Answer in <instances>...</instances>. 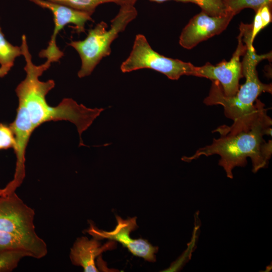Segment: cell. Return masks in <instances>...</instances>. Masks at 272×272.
I'll return each mask as SVG.
<instances>
[{
  "label": "cell",
  "instance_id": "9c48e42d",
  "mask_svg": "<svg viewBox=\"0 0 272 272\" xmlns=\"http://www.w3.org/2000/svg\"><path fill=\"white\" fill-rule=\"evenodd\" d=\"M116 218L117 225L111 231L100 230L90 224L87 232L98 240L108 239L119 242L133 255L142 257L149 262H155L156 260L155 253L158 252V247L153 246L146 240L133 239L129 236L130 232L137 227V217L123 220L116 216Z\"/></svg>",
  "mask_w": 272,
  "mask_h": 272
},
{
  "label": "cell",
  "instance_id": "52a82bcc",
  "mask_svg": "<svg viewBox=\"0 0 272 272\" xmlns=\"http://www.w3.org/2000/svg\"><path fill=\"white\" fill-rule=\"evenodd\" d=\"M246 49V45L243 43V30L240 27L238 45L231 59L228 61L223 60L216 65L207 62L201 66H196L194 76L217 81L226 96H234L240 87L239 80L244 77L240 57Z\"/></svg>",
  "mask_w": 272,
  "mask_h": 272
},
{
  "label": "cell",
  "instance_id": "d6986e66",
  "mask_svg": "<svg viewBox=\"0 0 272 272\" xmlns=\"http://www.w3.org/2000/svg\"><path fill=\"white\" fill-rule=\"evenodd\" d=\"M15 147V136L10 125L0 123V150H14Z\"/></svg>",
  "mask_w": 272,
  "mask_h": 272
},
{
  "label": "cell",
  "instance_id": "6da1fadb",
  "mask_svg": "<svg viewBox=\"0 0 272 272\" xmlns=\"http://www.w3.org/2000/svg\"><path fill=\"white\" fill-rule=\"evenodd\" d=\"M256 101V107L252 113L234 121L230 126L218 127L215 131L220 133L219 138L214 139L211 144L199 148L193 155L183 157L182 160L190 162L201 156L219 155V165L230 178L233 177V170L245 166L248 158L251 160L253 172L265 167L271 155L272 142H266L263 136L271 135L272 120L264 104L259 99Z\"/></svg>",
  "mask_w": 272,
  "mask_h": 272
},
{
  "label": "cell",
  "instance_id": "5bb4252c",
  "mask_svg": "<svg viewBox=\"0 0 272 272\" xmlns=\"http://www.w3.org/2000/svg\"><path fill=\"white\" fill-rule=\"evenodd\" d=\"M150 2L161 3L168 1L181 3H191L198 6L202 11L212 16H222L227 12L224 0H149Z\"/></svg>",
  "mask_w": 272,
  "mask_h": 272
},
{
  "label": "cell",
  "instance_id": "3957f363",
  "mask_svg": "<svg viewBox=\"0 0 272 272\" xmlns=\"http://www.w3.org/2000/svg\"><path fill=\"white\" fill-rule=\"evenodd\" d=\"M34 216L15 192L0 195V251L20 250L36 259L47 254V245L35 231Z\"/></svg>",
  "mask_w": 272,
  "mask_h": 272
},
{
  "label": "cell",
  "instance_id": "7c38bea8",
  "mask_svg": "<svg viewBox=\"0 0 272 272\" xmlns=\"http://www.w3.org/2000/svg\"><path fill=\"white\" fill-rule=\"evenodd\" d=\"M114 241L103 245L98 240L86 237L78 238L71 249L70 258L73 264L83 267L86 272H96L99 270L95 264V258L102 252L115 248Z\"/></svg>",
  "mask_w": 272,
  "mask_h": 272
},
{
  "label": "cell",
  "instance_id": "7a4b0ae2",
  "mask_svg": "<svg viewBox=\"0 0 272 272\" xmlns=\"http://www.w3.org/2000/svg\"><path fill=\"white\" fill-rule=\"evenodd\" d=\"M21 47L26 61L24 67L26 77L15 91L18 102L25 106L34 129L46 122L69 121L77 127L80 139L79 146H84L82 133L104 109L87 107L72 98H64L56 106H50L47 102L46 96L54 87L55 82L52 80L41 81L39 77L49 68L51 63L46 61L39 65L33 63L24 35L22 37Z\"/></svg>",
  "mask_w": 272,
  "mask_h": 272
},
{
  "label": "cell",
  "instance_id": "5b68a950",
  "mask_svg": "<svg viewBox=\"0 0 272 272\" xmlns=\"http://www.w3.org/2000/svg\"><path fill=\"white\" fill-rule=\"evenodd\" d=\"M134 5L127 4L120 6L118 13L111 21L109 29L105 22H101L89 30L85 39L72 41L68 44L78 52L81 59V69L78 73L79 78L91 75L101 60L110 55L113 41L138 15Z\"/></svg>",
  "mask_w": 272,
  "mask_h": 272
},
{
  "label": "cell",
  "instance_id": "30bf717a",
  "mask_svg": "<svg viewBox=\"0 0 272 272\" xmlns=\"http://www.w3.org/2000/svg\"><path fill=\"white\" fill-rule=\"evenodd\" d=\"M10 126L16 141L14 150L16 156V168L13 180L3 189L0 195H7L15 192L22 184L25 176V153L32 132L35 130L25 106L18 102L15 120Z\"/></svg>",
  "mask_w": 272,
  "mask_h": 272
},
{
  "label": "cell",
  "instance_id": "9a60e30c",
  "mask_svg": "<svg viewBox=\"0 0 272 272\" xmlns=\"http://www.w3.org/2000/svg\"><path fill=\"white\" fill-rule=\"evenodd\" d=\"M22 55L21 47L14 46L7 40L0 26V64L12 68L16 57Z\"/></svg>",
  "mask_w": 272,
  "mask_h": 272
},
{
  "label": "cell",
  "instance_id": "277c9868",
  "mask_svg": "<svg viewBox=\"0 0 272 272\" xmlns=\"http://www.w3.org/2000/svg\"><path fill=\"white\" fill-rule=\"evenodd\" d=\"M243 41L247 49L241 62L242 72L245 82L239 87L236 94L231 97L226 96L222 87L217 81H212V84L209 95L205 99L207 105H220L224 108L225 116L235 121L246 117L254 111L258 96L264 92L271 93V84L262 83L259 79L256 66L263 59L271 58V53L257 55L249 36L244 35Z\"/></svg>",
  "mask_w": 272,
  "mask_h": 272
},
{
  "label": "cell",
  "instance_id": "ba28073f",
  "mask_svg": "<svg viewBox=\"0 0 272 272\" xmlns=\"http://www.w3.org/2000/svg\"><path fill=\"white\" fill-rule=\"evenodd\" d=\"M37 5L49 10L53 16L54 28L48 45L42 50L39 56L46 58V60L52 63L58 61L63 55V53L56 44L57 34L66 25L72 24L75 26L76 32L80 34L85 32V24L92 21V15L78 11L68 7L47 0H29Z\"/></svg>",
  "mask_w": 272,
  "mask_h": 272
},
{
  "label": "cell",
  "instance_id": "2e32d148",
  "mask_svg": "<svg viewBox=\"0 0 272 272\" xmlns=\"http://www.w3.org/2000/svg\"><path fill=\"white\" fill-rule=\"evenodd\" d=\"M271 5H264L255 12L253 23L251 24L250 38L251 44L259 32L271 21Z\"/></svg>",
  "mask_w": 272,
  "mask_h": 272
},
{
  "label": "cell",
  "instance_id": "8fae6325",
  "mask_svg": "<svg viewBox=\"0 0 272 272\" xmlns=\"http://www.w3.org/2000/svg\"><path fill=\"white\" fill-rule=\"evenodd\" d=\"M235 15L229 13L222 16H212L201 12L192 18L183 29L179 37V44L190 49L200 42L222 33Z\"/></svg>",
  "mask_w": 272,
  "mask_h": 272
},
{
  "label": "cell",
  "instance_id": "8992f818",
  "mask_svg": "<svg viewBox=\"0 0 272 272\" xmlns=\"http://www.w3.org/2000/svg\"><path fill=\"white\" fill-rule=\"evenodd\" d=\"M142 69H152L169 79L177 80L183 75L194 76L196 66L159 54L151 47L146 37L139 34L136 35L132 50L121 63L120 70L123 73H128Z\"/></svg>",
  "mask_w": 272,
  "mask_h": 272
},
{
  "label": "cell",
  "instance_id": "ac0fdd59",
  "mask_svg": "<svg viewBox=\"0 0 272 272\" xmlns=\"http://www.w3.org/2000/svg\"><path fill=\"white\" fill-rule=\"evenodd\" d=\"M27 257V254L20 250H5L0 251V272H10L16 268L20 260Z\"/></svg>",
  "mask_w": 272,
  "mask_h": 272
},
{
  "label": "cell",
  "instance_id": "ffe728a7",
  "mask_svg": "<svg viewBox=\"0 0 272 272\" xmlns=\"http://www.w3.org/2000/svg\"><path fill=\"white\" fill-rule=\"evenodd\" d=\"M11 67L8 66H1L0 67V78L5 76L10 71Z\"/></svg>",
  "mask_w": 272,
  "mask_h": 272
},
{
  "label": "cell",
  "instance_id": "4fadbf2b",
  "mask_svg": "<svg viewBox=\"0 0 272 272\" xmlns=\"http://www.w3.org/2000/svg\"><path fill=\"white\" fill-rule=\"evenodd\" d=\"M73 9L88 13L92 15L96 8L104 3H114L119 6L124 4H135L138 0H47Z\"/></svg>",
  "mask_w": 272,
  "mask_h": 272
},
{
  "label": "cell",
  "instance_id": "e0dca14e",
  "mask_svg": "<svg viewBox=\"0 0 272 272\" xmlns=\"http://www.w3.org/2000/svg\"><path fill=\"white\" fill-rule=\"evenodd\" d=\"M227 12L234 15L245 8H251L256 12L265 5H272V0H224Z\"/></svg>",
  "mask_w": 272,
  "mask_h": 272
}]
</instances>
